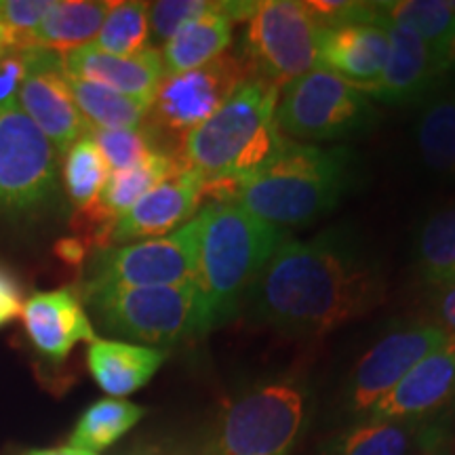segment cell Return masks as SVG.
<instances>
[{
    "mask_svg": "<svg viewBox=\"0 0 455 455\" xmlns=\"http://www.w3.org/2000/svg\"><path fill=\"white\" fill-rule=\"evenodd\" d=\"M386 281L375 255L344 228L308 241L284 238L243 301L255 325L325 335L378 308Z\"/></svg>",
    "mask_w": 455,
    "mask_h": 455,
    "instance_id": "6da1fadb",
    "label": "cell"
},
{
    "mask_svg": "<svg viewBox=\"0 0 455 455\" xmlns=\"http://www.w3.org/2000/svg\"><path fill=\"white\" fill-rule=\"evenodd\" d=\"M278 91L258 78H247L213 116L180 141L175 155L204 180V196L226 203L287 144L275 121Z\"/></svg>",
    "mask_w": 455,
    "mask_h": 455,
    "instance_id": "7a4b0ae2",
    "label": "cell"
},
{
    "mask_svg": "<svg viewBox=\"0 0 455 455\" xmlns=\"http://www.w3.org/2000/svg\"><path fill=\"white\" fill-rule=\"evenodd\" d=\"M358 184V156L348 146L287 141L278 156L243 181L226 203L281 228L312 224Z\"/></svg>",
    "mask_w": 455,
    "mask_h": 455,
    "instance_id": "3957f363",
    "label": "cell"
},
{
    "mask_svg": "<svg viewBox=\"0 0 455 455\" xmlns=\"http://www.w3.org/2000/svg\"><path fill=\"white\" fill-rule=\"evenodd\" d=\"M196 284L218 329L243 308L249 289L268 264L284 230L255 218L235 203H209L196 213Z\"/></svg>",
    "mask_w": 455,
    "mask_h": 455,
    "instance_id": "277c9868",
    "label": "cell"
},
{
    "mask_svg": "<svg viewBox=\"0 0 455 455\" xmlns=\"http://www.w3.org/2000/svg\"><path fill=\"white\" fill-rule=\"evenodd\" d=\"M98 325L114 338L167 348L212 331L196 283L171 287H100L81 293Z\"/></svg>",
    "mask_w": 455,
    "mask_h": 455,
    "instance_id": "5b68a950",
    "label": "cell"
},
{
    "mask_svg": "<svg viewBox=\"0 0 455 455\" xmlns=\"http://www.w3.org/2000/svg\"><path fill=\"white\" fill-rule=\"evenodd\" d=\"M308 384L270 379L236 396L221 413L212 455H289L308 424Z\"/></svg>",
    "mask_w": 455,
    "mask_h": 455,
    "instance_id": "8992f818",
    "label": "cell"
},
{
    "mask_svg": "<svg viewBox=\"0 0 455 455\" xmlns=\"http://www.w3.org/2000/svg\"><path fill=\"white\" fill-rule=\"evenodd\" d=\"M275 121L289 138L344 141L367 133L375 110L361 89L316 68L278 91Z\"/></svg>",
    "mask_w": 455,
    "mask_h": 455,
    "instance_id": "52a82bcc",
    "label": "cell"
},
{
    "mask_svg": "<svg viewBox=\"0 0 455 455\" xmlns=\"http://www.w3.org/2000/svg\"><path fill=\"white\" fill-rule=\"evenodd\" d=\"M316 38L318 26L306 3L268 0L244 21L236 55L249 78L283 89L318 68Z\"/></svg>",
    "mask_w": 455,
    "mask_h": 455,
    "instance_id": "ba28073f",
    "label": "cell"
},
{
    "mask_svg": "<svg viewBox=\"0 0 455 455\" xmlns=\"http://www.w3.org/2000/svg\"><path fill=\"white\" fill-rule=\"evenodd\" d=\"M60 195L55 148L20 101L0 110V215L36 218Z\"/></svg>",
    "mask_w": 455,
    "mask_h": 455,
    "instance_id": "9c48e42d",
    "label": "cell"
},
{
    "mask_svg": "<svg viewBox=\"0 0 455 455\" xmlns=\"http://www.w3.org/2000/svg\"><path fill=\"white\" fill-rule=\"evenodd\" d=\"M196 215L171 235L100 247L84 268L83 291L100 287H171L196 281Z\"/></svg>",
    "mask_w": 455,
    "mask_h": 455,
    "instance_id": "30bf717a",
    "label": "cell"
},
{
    "mask_svg": "<svg viewBox=\"0 0 455 455\" xmlns=\"http://www.w3.org/2000/svg\"><path fill=\"white\" fill-rule=\"evenodd\" d=\"M247 78L241 57L228 51L196 70L164 74L148 112L146 127L156 140L175 135L181 141L186 133L213 116Z\"/></svg>",
    "mask_w": 455,
    "mask_h": 455,
    "instance_id": "8fae6325",
    "label": "cell"
},
{
    "mask_svg": "<svg viewBox=\"0 0 455 455\" xmlns=\"http://www.w3.org/2000/svg\"><path fill=\"white\" fill-rule=\"evenodd\" d=\"M447 338L449 331L435 321H415L390 329L352 367L344 392L346 411L355 419L365 418L426 355L439 348Z\"/></svg>",
    "mask_w": 455,
    "mask_h": 455,
    "instance_id": "7c38bea8",
    "label": "cell"
},
{
    "mask_svg": "<svg viewBox=\"0 0 455 455\" xmlns=\"http://www.w3.org/2000/svg\"><path fill=\"white\" fill-rule=\"evenodd\" d=\"M26 76L20 89V108L43 131L55 152H66L89 133V124L78 112L64 72L61 55L47 49L24 51Z\"/></svg>",
    "mask_w": 455,
    "mask_h": 455,
    "instance_id": "4fadbf2b",
    "label": "cell"
},
{
    "mask_svg": "<svg viewBox=\"0 0 455 455\" xmlns=\"http://www.w3.org/2000/svg\"><path fill=\"white\" fill-rule=\"evenodd\" d=\"M204 196V180L180 164L169 178L146 192L127 213L106 232L101 247L129 244L171 235L198 213Z\"/></svg>",
    "mask_w": 455,
    "mask_h": 455,
    "instance_id": "5bb4252c",
    "label": "cell"
},
{
    "mask_svg": "<svg viewBox=\"0 0 455 455\" xmlns=\"http://www.w3.org/2000/svg\"><path fill=\"white\" fill-rule=\"evenodd\" d=\"M455 409V333L426 355L395 390L369 411L378 419H435Z\"/></svg>",
    "mask_w": 455,
    "mask_h": 455,
    "instance_id": "9a60e30c",
    "label": "cell"
},
{
    "mask_svg": "<svg viewBox=\"0 0 455 455\" xmlns=\"http://www.w3.org/2000/svg\"><path fill=\"white\" fill-rule=\"evenodd\" d=\"M447 430V418H361L329 439L323 455H430L445 445Z\"/></svg>",
    "mask_w": 455,
    "mask_h": 455,
    "instance_id": "2e32d148",
    "label": "cell"
},
{
    "mask_svg": "<svg viewBox=\"0 0 455 455\" xmlns=\"http://www.w3.org/2000/svg\"><path fill=\"white\" fill-rule=\"evenodd\" d=\"M21 321L34 348L60 365L81 341H93L95 327L74 289L38 291L21 306Z\"/></svg>",
    "mask_w": 455,
    "mask_h": 455,
    "instance_id": "e0dca14e",
    "label": "cell"
},
{
    "mask_svg": "<svg viewBox=\"0 0 455 455\" xmlns=\"http://www.w3.org/2000/svg\"><path fill=\"white\" fill-rule=\"evenodd\" d=\"M388 30L384 24H341L318 28V68L367 93L382 76L388 60Z\"/></svg>",
    "mask_w": 455,
    "mask_h": 455,
    "instance_id": "ac0fdd59",
    "label": "cell"
},
{
    "mask_svg": "<svg viewBox=\"0 0 455 455\" xmlns=\"http://www.w3.org/2000/svg\"><path fill=\"white\" fill-rule=\"evenodd\" d=\"M388 60L379 81L367 91V98L382 104H422L443 76L432 49L407 28L388 26Z\"/></svg>",
    "mask_w": 455,
    "mask_h": 455,
    "instance_id": "d6986e66",
    "label": "cell"
},
{
    "mask_svg": "<svg viewBox=\"0 0 455 455\" xmlns=\"http://www.w3.org/2000/svg\"><path fill=\"white\" fill-rule=\"evenodd\" d=\"M68 76L83 78L118 91L127 98L140 100L152 106L158 84L164 78L161 49L148 47L135 55H110L93 44L74 49L61 55Z\"/></svg>",
    "mask_w": 455,
    "mask_h": 455,
    "instance_id": "ffe728a7",
    "label": "cell"
},
{
    "mask_svg": "<svg viewBox=\"0 0 455 455\" xmlns=\"http://www.w3.org/2000/svg\"><path fill=\"white\" fill-rule=\"evenodd\" d=\"M167 352L123 339L95 338L87 348V365L95 384L110 398H124L150 382Z\"/></svg>",
    "mask_w": 455,
    "mask_h": 455,
    "instance_id": "44dd1931",
    "label": "cell"
},
{
    "mask_svg": "<svg viewBox=\"0 0 455 455\" xmlns=\"http://www.w3.org/2000/svg\"><path fill=\"white\" fill-rule=\"evenodd\" d=\"M180 164L178 155H173L171 150H155L135 167L112 171L98 203L89 207L87 212H81L84 220L100 232V243H104L106 232L110 230L114 221L127 213L146 192H150L164 178H169Z\"/></svg>",
    "mask_w": 455,
    "mask_h": 455,
    "instance_id": "7402d4cb",
    "label": "cell"
},
{
    "mask_svg": "<svg viewBox=\"0 0 455 455\" xmlns=\"http://www.w3.org/2000/svg\"><path fill=\"white\" fill-rule=\"evenodd\" d=\"M235 20L226 3H212L207 13L190 21L161 49L164 74L190 72L224 55L232 44Z\"/></svg>",
    "mask_w": 455,
    "mask_h": 455,
    "instance_id": "603a6c76",
    "label": "cell"
},
{
    "mask_svg": "<svg viewBox=\"0 0 455 455\" xmlns=\"http://www.w3.org/2000/svg\"><path fill=\"white\" fill-rule=\"evenodd\" d=\"M112 3L106 0H53L41 26L26 38L28 49H47L66 55L93 44Z\"/></svg>",
    "mask_w": 455,
    "mask_h": 455,
    "instance_id": "cb8c5ba5",
    "label": "cell"
},
{
    "mask_svg": "<svg viewBox=\"0 0 455 455\" xmlns=\"http://www.w3.org/2000/svg\"><path fill=\"white\" fill-rule=\"evenodd\" d=\"M415 146L436 173L455 180V93L436 91L422 101L415 121Z\"/></svg>",
    "mask_w": 455,
    "mask_h": 455,
    "instance_id": "d4e9b609",
    "label": "cell"
},
{
    "mask_svg": "<svg viewBox=\"0 0 455 455\" xmlns=\"http://www.w3.org/2000/svg\"><path fill=\"white\" fill-rule=\"evenodd\" d=\"M378 24L407 28L441 57L455 20V0H379L373 3ZM443 72V70H441Z\"/></svg>",
    "mask_w": 455,
    "mask_h": 455,
    "instance_id": "484cf974",
    "label": "cell"
},
{
    "mask_svg": "<svg viewBox=\"0 0 455 455\" xmlns=\"http://www.w3.org/2000/svg\"><path fill=\"white\" fill-rule=\"evenodd\" d=\"M413 264L419 281L435 289L455 284V207L432 213L419 226L413 243Z\"/></svg>",
    "mask_w": 455,
    "mask_h": 455,
    "instance_id": "4316f807",
    "label": "cell"
},
{
    "mask_svg": "<svg viewBox=\"0 0 455 455\" xmlns=\"http://www.w3.org/2000/svg\"><path fill=\"white\" fill-rule=\"evenodd\" d=\"M68 76V74H66ZM78 112L91 129H138L146 123L150 104L127 98L104 84L68 76Z\"/></svg>",
    "mask_w": 455,
    "mask_h": 455,
    "instance_id": "83f0119b",
    "label": "cell"
},
{
    "mask_svg": "<svg viewBox=\"0 0 455 455\" xmlns=\"http://www.w3.org/2000/svg\"><path fill=\"white\" fill-rule=\"evenodd\" d=\"M146 409L127 398H101L83 411L70 435V447L100 453L140 424Z\"/></svg>",
    "mask_w": 455,
    "mask_h": 455,
    "instance_id": "f1b7e54d",
    "label": "cell"
},
{
    "mask_svg": "<svg viewBox=\"0 0 455 455\" xmlns=\"http://www.w3.org/2000/svg\"><path fill=\"white\" fill-rule=\"evenodd\" d=\"M108 178H110V169L98 144L91 138V133L83 135L64 156V186L68 198L78 212H87L98 203Z\"/></svg>",
    "mask_w": 455,
    "mask_h": 455,
    "instance_id": "f546056e",
    "label": "cell"
},
{
    "mask_svg": "<svg viewBox=\"0 0 455 455\" xmlns=\"http://www.w3.org/2000/svg\"><path fill=\"white\" fill-rule=\"evenodd\" d=\"M150 28H148V3H112L110 13L106 15L104 24L93 47L110 55H135L148 49Z\"/></svg>",
    "mask_w": 455,
    "mask_h": 455,
    "instance_id": "4dcf8cb0",
    "label": "cell"
},
{
    "mask_svg": "<svg viewBox=\"0 0 455 455\" xmlns=\"http://www.w3.org/2000/svg\"><path fill=\"white\" fill-rule=\"evenodd\" d=\"M89 133L98 144L110 173L135 167L155 150H167L158 144L146 123L138 129H91Z\"/></svg>",
    "mask_w": 455,
    "mask_h": 455,
    "instance_id": "1f68e13d",
    "label": "cell"
},
{
    "mask_svg": "<svg viewBox=\"0 0 455 455\" xmlns=\"http://www.w3.org/2000/svg\"><path fill=\"white\" fill-rule=\"evenodd\" d=\"M209 9L212 3L207 0H158L148 4V28H150L148 43L164 47L181 28L198 20Z\"/></svg>",
    "mask_w": 455,
    "mask_h": 455,
    "instance_id": "d6a6232c",
    "label": "cell"
},
{
    "mask_svg": "<svg viewBox=\"0 0 455 455\" xmlns=\"http://www.w3.org/2000/svg\"><path fill=\"white\" fill-rule=\"evenodd\" d=\"M26 76L24 51L0 49V110L15 104Z\"/></svg>",
    "mask_w": 455,
    "mask_h": 455,
    "instance_id": "836d02e7",
    "label": "cell"
},
{
    "mask_svg": "<svg viewBox=\"0 0 455 455\" xmlns=\"http://www.w3.org/2000/svg\"><path fill=\"white\" fill-rule=\"evenodd\" d=\"M21 291L20 284L9 275L7 270L0 268V327L7 325L15 316L21 315Z\"/></svg>",
    "mask_w": 455,
    "mask_h": 455,
    "instance_id": "e575fe53",
    "label": "cell"
},
{
    "mask_svg": "<svg viewBox=\"0 0 455 455\" xmlns=\"http://www.w3.org/2000/svg\"><path fill=\"white\" fill-rule=\"evenodd\" d=\"M435 323L445 331L455 333V284L439 289L435 299Z\"/></svg>",
    "mask_w": 455,
    "mask_h": 455,
    "instance_id": "d590c367",
    "label": "cell"
},
{
    "mask_svg": "<svg viewBox=\"0 0 455 455\" xmlns=\"http://www.w3.org/2000/svg\"><path fill=\"white\" fill-rule=\"evenodd\" d=\"M451 68H455V20H453L451 32H449L447 43H445V51H443V57H441L443 74H445L447 70H451Z\"/></svg>",
    "mask_w": 455,
    "mask_h": 455,
    "instance_id": "8d00e7d4",
    "label": "cell"
},
{
    "mask_svg": "<svg viewBox=\"0 0 455 455\" xmlns=\"http://www.w3.org/2000/svg\"><path fill=\"white\" fill-rule=\"evenodd\" d=\"M60 251L68 261H81L84 258V244L83 241H64L60 243Z\"/></svg>",
    "mask_w": 455,
    "mask_h": 455,
    "instance_id": "74e56055",
    "label": "cell"
},
{
    "mask_svg": "<svg viewBox=\"0 0 455 455\" xmlns=\"http://www.w3.org/2000/svg\"><path fill=\"white\" fill-rule=\"evenodd\" d=\"M24 455H98L84 451V449H74V447H57V449H34V451H28Z\"/></svg>",
    "mask_w": 455,
    "mask_h": 455,
    "instance_id": "f35d334b",
    "label": "cell"
},
{
    "mask_svg": "<svg viewBox=\"0 0 455 455\" xmlns=\"http://www.w3.org/2000/svg\"><path fill=\"white\" fill-rule=\"evenodd\" d=\"M430 455H447V451H445V447H443V449H439V451H435V453H430Z\"/></svg>",
    "mask_w": 455,
    "mask_h": 455,
    "instance_id": "ab89813d",
    "label": "cell"
}]
</instances>
